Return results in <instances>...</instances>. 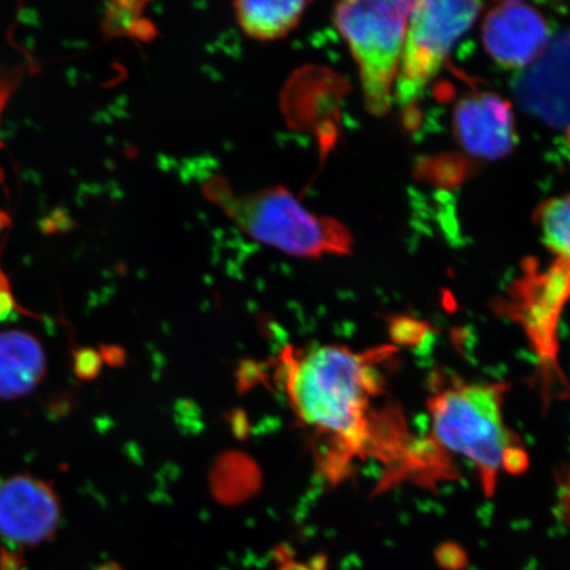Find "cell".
<instances>
[{
	"label": "cell",
	"mask_w": 570,
	"mask_h": 570,
	"mask_svg": "<svg viewBox=\"0 0 570 570\" xmlns=\"http://www.w3.org/2000/svg\"><path fill=\"white\" fill-rule=\"evenodd\" d=\"M387 347L356 352L342 345L285 347L276 381L297 423L315 443L326 482L351 476L356 462L381 461L390 470L383 487L402 476L413 444L401 412L384 402L381 363Z\"/></svg>",
	"instance_id": "cell-1"
},
{
	"label": "cell",
	"mask_w": 570,
	"mask_h": 570,
	"mask_svg": "<svg viewBox=\"0 0 570 570\" xmlns=\"http://www.w3.org/2000/svg\"><path fill=\"white\" fill-rule=\"evenodd\" d=\"M505 387L497 383L454 382L430 401L434 451L459 454L480 475L484 493H494L502 472L517 474L527 466V455L504 425Z\"/></svg>",
	"instance_id": "cell-2"
},
{
	"label": "cell",
	"mask_w": 570,
	"mask_h": 570,
	"mask_svg": "<svg viewBox=\"0 0 570 570\" xmlns=\"http://www.w3.org/2000/svg\"><path fill=\"white\" fill-rule=\"evenodd\" d=\"M204 191L239 229L279 252L302 258L352 252L353 239L345 225L304 208L288 189L235 195L223 178L214 177Z\"/></svg>",
	"instance_id": "cell-3"
},
{
	"label": "cell",
	"mask_w": 570,
	"mask_h": 570,
	"mask_svg": "<svg viewBox=\"0 0 570 570\" xmlns=\"http://www.w3.org/2000/svg\"><path fill=\"white\" fill-rule=\"evenodd\" d=\"M413 2H342L334 24L360 70L363 98L374 117L386 116L394 102L405 32Z\"/></svg>",
	"instance_id": "cell-4"
},
{
	"label": "cell",
	"mask_w": 570,
	"mask_h": 570,
	"mask_svg": "<svg viewBox=\"0 0 570 570\" xmlns=\"http://www.w3.org/2000/svg\"><path fill=\"white\" fill-rule=\"evenodd\" d=\"M479 2H415L405 32L395 83L401 107L416 104L462 36L479 18Z\"/></svg>",
	"instance_id": "cell-5"
},
{
	"label": "cell",
	"mask_w": 570,
	"mask_h": 570,
	"mask_svg": "<svg viewBox=\"0 0 570 570\" xmlns=\"http://www.w3.org/2000/svg\"><path fill=\"white\" fill-rule=\"evenodd\" d=\"M61 501L52 483L30 474L0 483V539L13 548L36 547L56 537Z\"/></svg>",
	"instance_id": "cell-6"
},
{
	"label": "cell",
	"mask_w": 570,
	"mask_h": 570,
	"mask_svg": "<svg viewBox=\"0 0 570 570\" xmlns=\"http://www.w3.org/2000/svg\"><path fill=\"white\" fill-rule=\"evenodd\" d=\"M520 107L531 117L570 130V32L547 47L512 85Z\"/></svg>",
	"instance_id": "cell-7"
},
{
	"label": "cell",
	"mask_w": 570,
	"mask_h": 570,
	"mask_svg": "<svg viewBox=\"0 0 570 570\" xmlns=\"http://www.w3.org/2000/svg\"><path fill=\"white\" fill-rule=\"evenodd\" d=\"M483 42L493 59L505 68H527L551 42V28L531 6L498 4L484 19Z\"/></svg>",
	"instance_id": "cell-8"
},
{
	"label": "cell",
	"mask_w": 570,
	"mask_h": 570,
	"mask_svg": "<svg viewBox=\"0 0 570 570\" xmlns=\"http://www.w3.org/2000/svg\"><path fill=\"white\" fill-rule=\"evenodd\" d=\"M454 135L473 158L503 159L517 145L514 114L503 98L475 92L462 98L455 107Z\"/></svg>",
	"instance_id": "cell-9"
},
{
	"label": "cell",
	"mask_w": 570,
	"mask_h": 570,
	"mask_svg": "<svg viewBox=\"0 0 570 570\" xmlns=\"http://www.w3.org/2000/svg\"><path fill=\"white\" fill-rule=\"evenodd\" d=\"M527 275L519 283L515 301L540 353L550 355L560 309L570 297V262L559 258L547 273Z\"/></svg>",
	"instance_id": "cell-10"
},
{
	"label": "cell",
	"mask_w": 570,
	"mask_h": 570,
	"mask_svg": "<svg viewBox=\"0 0 570 570\" xmlns=\"http://www.w3.org/2000/svg\"><path fill=\"white\" fill-rule=\"evenodd\" d=\"M47 374L45 346L33 334L0 332V399L18 401L38 389Z\"/></svg>",
	"instance_id": "cell-11"
},
{
	"label": "cell",
	"mask_w": 570,
	"mask_h": 570,
	"mask_svg": "<svg viewBox=\"0 0 570 570\" xmlns=\"http://www.w3.org/2000/svg\"><path fill=\"white\" fill-rule=\"evenodd\" d=\"M308 6V2L242 0L234 3V10L238 24L248 38L275 41L295 30Z\"/></svg>",
	"instance_id": "cell-12"
},
{
	"label": "cell",
	"mask_w": 570,
	"mask_h": 570,
	"mask_svg": "<svg viewBox=\"0 0 570 570\" xmlns=\"http://www.w3.org/2000/svg\"><path fill=\"white\" fill-rule=\"evenodd\" d=\"M537 223L546 246L570 262V194L540 205Z\"/></svg>",
	"instance_id": "cell-13"
},
{
	"label": "cell",
	"mask_w": 570,
	"mask_h": 570,
	"mask_svg": "<svg viewBox=\"0 0 570 570\" xmlns=\"http://www.w3.org/2000/svg\"><path fill=\"white\" fill-rule=\"evenodd\" d=\"M102 355L92 348H80L75 353V374L81 381L96 380L102 368Z\"/></svg>",
	"instance_id": "cell-14"
},
{
	"label": "cell",
	"mask_w": 570,
	"mask_h": 570,
	"mask_svg": "<svg viewBox=\"0 0 570 570\" xmlns=\"http://www.w3.org/2000/svg\"><path fill=\"white\" fill-rule=\"evenodd\" d=\"M16 311H20V308L16 296L12 294L11 283L2 267H0V321L6 320Z\"/></svg>",
	"instance_id": "cell-15"
},
{
	"label": "cell",
	"mask_w": 570,
	"mask_h": 570,
	"mask_svg": "<svg viewBox=\"0 0 570 570\" xmlns=\"http://www.w3.org/2000/svg\"><path fill=\"white\" fill-rule=\"evenodd\" d=\"M102 360L111 366H118L120 363L125 362V353L122 348H118L116 346H107L101 352Z\"/></svg>",
	"instance_id": "cell-16"
}]
</instances>
